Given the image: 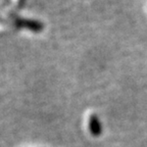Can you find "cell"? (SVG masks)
<instances>
[{
  "instance_id": "6da1fadb",
  "label": "cell",
  "mask_w": 147,
  "mask_h": 147,
  "mask_svg": "<svg viewBox=\"0 0 147 147\" xmlns=\"http://www.w3.org/2000/svg\"><path fill=\"white\" fill-rule=\"evenodd\" d=\"M16 25L18 28H25L27 30L33 31V32H41L44 29V24L37 20H31V18H16Z\"/></svg>"
},
{
  "instance_id": "7a4b0ae2",
  "label": "cell",
  "mask_w": 147,
  "mask_h": 147,
  "mask_svg": "<svg viewBox=\"0 0 147 147\" xmlns=\"http://www.w3.org/2000/svg\"><path fill=\"white\" fill-rule=\"evenodd\" d=\"M88 129H89V132L92 134V136H94V137H97L101 134V131H102L101 124L97 115L94 113H91L88 117Z\"/></svg>"
},
{
  "instance_id": "3957f363",
  "label": "cell",
  "mask_w": 147,
  "mask_h": 147,
  "mask_svg": "<svg viewBox=\"0 0 147 147\" xmlns=\"http://www.w3.org/2000/svg\"><path fill=\"white\" fill-rule=\"evenodd\" d=\"M25 3V0H18V6H23V4Z\"/></svg>"
}]
</instances>
